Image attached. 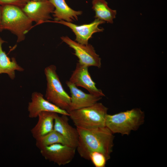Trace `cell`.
Instances as JSON below:
<instances>
[{"label": "cell", "instance_id": "cell-9", "mask_svg": "<svg viewBox=\"0 0 167 167\" xmlns=\"http://www.w3.org/2000/svg\"><path fill=\"white\" fill-rule=\"evenodd\" d=\"M52 22L60 24L70 28L75 33L76 36L75 41L83 45H87L89 40L92 37V35L97 32H103V28H100L99 26L105 22L97 19L89 24H85L81 25H77L63 20L59 21H50Z\"/></svg>", "mask_w": 167, "mask_h": 167}, {"label": "cell", "instance_id": "cell-8", "mask_svg": "<svg viewBox=\"0 0 167 167\" xmlns=\"http://www.w3.org/2000/svg\"><path fill=\"white\" fill-rule=\"evenodd\" d=\"M28 17L36 24L47 22L52 19L50 14L54 7L49 1H30L22 8Z\"/></svg>", "mask_w": 167, "mask_h": 167}, {"label": "cell", "instance_id": "cell-3", "mask_svg": "<svg viewBox=\"0 0 167 167\" xmlns=\"http://www.w3.org/2000/svg\"><path fill=\"white\" fill-rule=\"evenodd\" d=\"M2 26L17 37V42L23 41L25 35L32 28V21L19 7L10 5L2 6Z\"/></svg>", "mask_w": 167, "mask_h": 167}, {"label": "cell", "instance_id": "cell-16", "mask_svg": "<svg viewBox=\"0 0 167 167\" xmlns=\"http://www.w3.org/2000/svg\"><path fill=\"white\" fill-rule=\"evenodd\" d=\"M4 42L6 41L0 37V74H6L11 79H14L15 71L21 72L24 69L18 64L15 58H10L2 50V45Z\"/></svg>", "mask_w": 167, "mask_h": 167}, {"label": "cell", "instance_id": "cell-11", "mask_svg": "<svg viewBox=\"0 0 167 167\" xmlns=\"http://www.w3.org/2000/svg\"><path fill=\"white\" fill-rule=\"evenodd\" d=\"M31 99V101L28 103V117L30 118H37L40 113L44 111L54 112L61 115L69 116V114L66 110L61 109L45 99L43 95L40 92H33Z\"/></svg>", "mask_w": 167, "mask_h": 167}, {"label": "cell", "instance_id": "cell-13", "mask_svg": "<svg viewBox=\"0 0 167 167\" xmlns=\"http://www.w3.org/2000/svg\"><path fill=\"white\" fill-rule=\"evenodd\" d=\"M68 116L58 113L55 115L54 129L62 135L67 141L70 145L76 148L79 141V134L77 128H74L68 122Z\"/></svg>", "mask_w": 167, "mask_h": 167}, {"label": "cell", "instance_id": "cell-18", "mask_svg": "<svg viewBox=\"0 0 167 167\" xmlns=\"http://www.w3.org/2000/svg\"><path fill=\"white\" fill-rule=\"evenodd\" d=\"M35 139L36 146L40 150L45 147L57 143L70 146L65 138L60 133L54 129L48 133Z\"/></svg>", "mask_w": 167, "mask_h": 167}, {"label": "cell", "instance_id": "cell-15", "mask_svg": "<svg viewBox=\"0 0 167 167\" xmlns=\"http://www.w3.org/2000/svg\"><path fill=\"white\" fill-rule=\"evenodd\" d=\"M56 113L52 112L44 111L39 114L37 117V122L31 131L32 136L35 139L48 133L54 129V119Z\"/></svg>", "mask_w": 167, "mask_h": 167}, {"label": "cell", "instance_id": "cell-20", "mask_svg": "<svg viewBox=\"0 0 167 167\" xmlns=\"http://www.w3.org/2000/svg\"><path fill=\"white\" fill-rule=\"evenodd\" d=\"M27 0H0V5H10L16 6L22 8L25 5Z\"/></svg>", "mask_w": 167, "mask_h": 167}, {"label": "cell", "instance_id": "cell-6", "mask_svg": "<svg viewBox=\"0 0 167 167\" xmlns=\"http://www.w3.org/2000/svg\"><path fill=\"white\" fill-rule=\"evenodd\" d=\"M62 41L73 49L74 54L79 59L80 63L88 67L94 66L100 68L101 66V59L91 44L85 45L79 43L71 39L68 36H62Z\"/></svg>", "mask_w": 167, "mask_h": 167}, {"label": "cell", "instance_id": "cell-4", "mask_svg": "<svg viewBox=\"0 0 167 167\" xmlns=\"http://www.w3.org/2000/svg\"><path fill=\"white\" fill-rule=\"evenodd\" d=\"M108 108L96 102L85 108L69 112V117L77 128L92 129L105 126Z\"/></svg>", "mask_w": 167, "mask_h": 167}, {"label": "cell", "instance_id": "cell-7", "mask_svg": "<svg viewBox=\"0 0 167 167\" xmlns=\"http://www.w3.org/2000/svg\"><path fill=\"white\" fill-rule=\"evenodd\" d=\"M76 148L70 146L57 143L45 147L40 150L45 159L59 166L70 163L74 159Z\"/></svg>", "mask_w": 167, "mask_h": 167}, {"label": "cell", "instance_id": "cell-19", "mask_svg": "<svg viewBox=\"0 0 167 167\" xmlns=\"http://www.w3.org/2000/svg\"><path fill=\"white\" fill-rule=\"evenodd\" d=\"M89 160L96 167H105L108 161L104 154L98 152H91L89 155Z\"/></svg>", "mask_w": 167, "mask_h": 167}, {"label": "cell", "instance_id": "cell-17", "mask_svg": "<svg viewBox=\"0 0 167 167\" xmlns=\"http://www.w3.org/2000/svg\"><path fill=\"white\" fill-rule=\"evenodd\" d=\"M92 8L95 12L96 19L113 24L117 11L110 8L105 0H92Z\"/></svg>", "mask_w": 167, "mask_h": 167}, {"label": "cell", "instance_id": "cell-21", "mask_svg": "<svg viewBox=\"0 0 167 167\" xmlns=\"http://www.w3.org/2000/svg\"><path fill=\"white\" fill-rule=\"evenodd\" d=\"M2 7L0 5V32H2L3 30L2 26Z\"/></svg>", "mask_w": 167, "mask_h": 167}, {"label": "cell", "instance_id": "cell-14", "mask_svg": "<svg viewBox=\"0 0 167 167\" xmlns=\"http://www.w3.org/2000/svg\"><path fill=\"white\" fill-rule=\"evenodd\" d=\"M54 7L53 16L55 21L63 20L71 22L78 20V16L82 13L81 11H76L70 8L65 0H49Z\"/></svg>", "mask_w": 167, "mask_h": 167}, {"label": "cell", "instance_id": "cell-1", "mask_svg": "<svg viewBox=\"0 0 167 167\" xmlns=\"http://www.w3.org/2000/svg\"><path fill=\"white\" fill-rule=\"evenodd\" d=\"M76 128L79 138L76 149L81 157L89 160L90 153L98 152L104 154L108 160L110 158L114 136L107 127L92 129Z\"/></svg>", "mask_w": 167, "mask_h": 167}, {"label": "cell", "instance_id": "cell-2", "mask_svg": "<svg viewBox=\"0 0 167 167\" xmlns=\"http://www.w3.org/2000/svg\"><path fill=\"white\" fill-rule=\"evenodd\" d=\"M144 112L139 108L122 112L113 115L107 114L105 126L113 134L129 135L137 130L144 121Z\"/></svg>", "mask_w": 167, "mask_h": 167}, {"label": "cell", "instance_id": "cell-5", "mask_svg": "<svg viewBox=\"0 0 167 167\" xmlns=\"http://www.w3.org/2000/svg\"><path fill=\"white\" fill-rule=\"evenodd\" d=\"M56 70V66L54 65L45 69L47 81L45 97L49 101L66 111L71 103V96L63 88Z\"/></svg>", "mask_w": 167, "mask_h": 167}, {"label": "cell", "instance_id": "cell-22", "mask_svg": "<svg viewBox=\"0 0 167 167\" xmlns=\"http://www.w3.org/2000/svg\"><path fill=\"white\" fill-rule=\"evenodd\" d=\"M28 1H48L49 0H27Z\"/></svg>", "mask_w": 167, "mask_h": 167}, {"label": "cell", "instance_id": "cell-12", "mask_svg": "<svg viewBox=\"0 0 167 167\" xmlns=\"http://www.w3.org/2000/svg\"><path fill=\"white\" fill-rule=\"evenodd\" d=\"M71 94V103L66 111L69 112L91 106L101 99L102 96L86 93L69 81H66Z\"/></svg>", "mask_w": 167, "mask_h": 167}, {"label": "cell", "instance_id": "cell-10", "mask_svg": "<svg viewBox=\"0 0 167 167\" xmlns=\"http://www.w3.org/2000/svg\"><path fill=\"white\" fill-rule=\"evenodd\" d=\"M88 67L77 62L69 81L77 87L84 88L90 94L105 96L101 90L96 87V83L92 79L88 71Z\"/></svg>", "mask_w": 167, "mask_h": 167}]
</instances>
